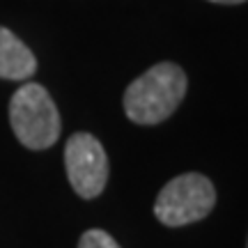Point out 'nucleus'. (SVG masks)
I'll use <instances>...</instances> for the list:
<instances>
[{
	"label": "nucleus",
	"instance_id": "obj_3",
	"mask_svg": "<svg viewBox=\"0 0 248 248\" xmlns=\"http://www.w3.org/2000/svg\"><path fill=\"white\" fill-rule=\"evenodd\" d=\"M216 204V188L200 172H186L170 179L154 202V214L163 225L182 228L202 221Z\"/></svg>",
	"mask_w": 248,
	"mask_h": 248
},
{
	"label": "nucleus",
	"instance_id": "obj_5",
	"mask_svg": "<svg viewBox=\"0 0 248 248\" xmlns=\"http://www.w3.org/2000/svg\"><path fill=\"white\" fill-rule=\"evenodd\" d=\"M37 71V60L14 32L0 28V78L26 80Z\"/></svg>",
	"mask_w": 248,
	"mask_h": 248
},
{
	"label": "nucleus",
	"instance_id": "obj_8",
	"mask_svg": "<svg viewBox=\"0 0 248 248\" xmlns=\"http://www.w3.org/2000/svg\"><path fill=\"white\" fill-rule=\"evenodd\" d=\"M246 248H248V241H246Z\"/></svg>",
	"mask_w": 248,
	"mask_h": 248
},
{
	"label": "nucleus",
	"instance_id": "obj_4",
	"mask_svg": "<svg viewBox=\"0 0 248 248\" xmlns=\"http://www.w3.org/2000/svg\"><path fill=\"white\" fill-rule=\"evenodd\" d=\"M64 168L71 188L92 200L101 195L108 182V156L104 145L92 133H74L64 145Z\"/></svg>",
	"mask_w": 248,
	"mask_h": 248
},
{
	"label": "nucleus",
	"instance_id": "obj_6",
	"mask_svg": "<svg viewBox=\"0 0 248 248\" xmlns=\"http://www.w3.org/2000/svg\"><path fill=\"white\" fill-rule=\"evenodd\" d=\"M78 248H120V244L104 230H88L80 237Z\"/></svg>",
	"mask_w": 248,
	"mask_h": 248
},
{
	"label": "nucleus",
	"instance_id": "obj_1",
	"mask_svg": "<svg viewBox=\"0 0 248 248\" xmlns=\"http://www.w3.org/2000/svg\"><path fill=\"white\" fill-rule=\"evenodd\" d=\"M186 74L175 62H159L133 80L124 92V113L136 124L168 120L186 94Z\"/></svg>",
	"mask_w": 248,
	"mask_h": 248
},
{
	"label": "nucleus",
	"instance_id": "obj_2",
	"mask_svg": "<svg viewBox=\"0 0 248 248\" xmlns=\"http://www.w3.org/2000/svg\"><path fill=\"white\" fill-rule=\"evenodd\" d=\"M9 122L18 142L28 150H48L60 138L58 106L37 83H26L14 92L9 101Z\"/></svg>",
	"mask_w": 248,
	"mask_h": 248
},
{
	"label": "nucleus",
	"instance_id": "obj_7",
	"mask_svg": "<svg viewBox=\"0 0 248 248\" xmlns=\"http://www.w3.org/2000/svg\"><path fill=\"white\" fill-rule=\"evenodd\" d=\"M209 2H218V5H241L246 0H209Z\"/></svg>",
	"mask_w": 248,
	"mask_h": 248
}]
</instances>
